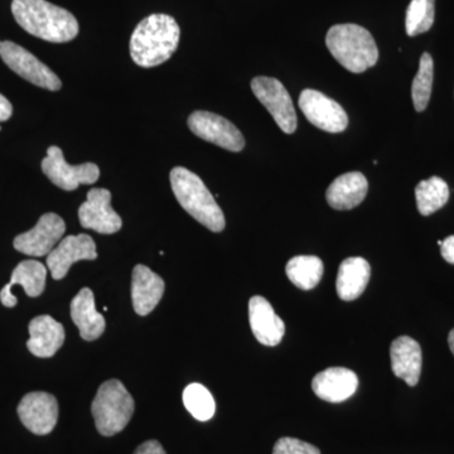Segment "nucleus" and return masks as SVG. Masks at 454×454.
Wrapping results in <instances>:
<instances>
[{
  "mask_svg": "<svg viewBox=\"0 0 454 454\" xmlns=\"http://www.w3.org/2000/svg\"><path fill=\"white\" fill-rule=\"evenodd\" d=\"M12 13L26 32L43 41L66 43L79 35L74 14L47 0H13Z\"/></svg>",
  "mask_w": 454,
  "mask_h": 454,
  "instance_id": "nucleus-1",
  "label": "nucleus"
},
{
  "mask_svg": "<svg viewBox=\"0 0 454 454\" xmlns=\"http://www.w3.org/2000/svg\"><path fill=\"white\" fill-rule=\"evenodd\" d=\"M181 29L175 18L152 14L134 29L130 37V56L140 67H155L168 61L176 52Z\"/></svg>",
  "mask_w": 454,
  "mask_h": 454,
  "instance_id": "nucleus-2",
  "label": "nucleus"
},
{
  "mask_svg": "<svg viewBox=\"0 0 454 454\" xmlns=\"http://www.w3.org/2000/svg\"><path fill=\"white\" fill-rule=\"evenodd\" d=\"M170 186L179 205L200 223L214 232L226 226L225 216L215 197L196 173L184 167L170 170Z\"/></svg>",
  "mask_w": 454,
  "mask_h": 454,
  "instance_id": "nucleus-3",
  "label": "nucleus"
},
{
  "mask_svg": "<svg viewBox=\"0 0 454 454\" xmlns=\"http://www.w3.org/2000/svg\"><path fill=\"white\" fill-rule=\"evenodd\" d=\"M331 55L349 73H365L379 59V50L372 33L357 25L331 27L325 35Z\"/></svg>",
  "mask_w": 454,
  "mask_h": 454,
  "instance_id": "nucleus-4",
  "label": "nucleus"
},
{
  "mask_svg": "<svg viewBox=\"0 0 454 454\" xmlns=\"http://www.w3.org/2000/svg\"><path fill=\"white\" fill-rule=\"evenodd\" d=\"M134 408L133 396L121 381L104 382L91 405L98 432L104 437L118 434L129 424Z\"/></svg>",
  "mask_w": 454,
  "mask_h": 454,
  "instance_id": "nucleus-5",
  "label": "nucleus"
},
{
  "mask_svg": "<svg viewBox=\"0 0 454 454\" xmlns=\"http://www.w3.org/2000/svg\"><path fill=\"white\" fill-rule=\"evenodd\" d=\"M0 57L4 64L27 82L38 88L59 91L62 88L61 80L55 73L14 42H0Z\"/></svg>",
  "mask_w": 454,
  "mask_h": 454,
  "instance_id": "nucleus-6",
  "label": "nucleus"
},
{
  "mask_svg": "<svg viewBox=\"0 0 454 454\" xmlns=\"http://www.w3.org/2000/svg\"><path fill=\"white\" fill-rule=\"evenodd\" d=\"M252 90L284 133L293 134L297 130V114L291 95L279 80L273 77H255L252 80Z\"/></svg>",
  "mask_w": 454,
  "mask_h": 454,
  "instance_id": "nucleus-7",
  "label": "nucleus"
},
{
  "mask_svg": "<svg viewBox=\"0 0 454 454\" xmlns=\"http://www.w3.org/2000/svg\"><path fill=\"white\" fill-rule=\"evenodd\" d=\"M42 172L57 187L74 191L80 184H94L100 177V169L95 163L70 166L65 160L62 149L52 145L47 149V157L42 160Z\"/></svg>",
  "mask_w": 454,
  "mask_h": 454,
  "instance_id": "nucleus-8",
  "label": "nucleus"
},
{
  "mask_svg": "<svg viewBox=\"0 0 454 454\" xmlns=\"http://www.w3.org/2000/svg\"><path fill=\"white\" fill-rule=\"evenodd\" d=\"M188 128L195 136L226 151L241 152L245 139L231 121L210 112H195L188 118Z\"/></svg>",
  "mask_w": 454,
  "mask_h": 454,
  "instance_id": "nucleus-9",
  "label": "nucleus"
},
{
  "mask_svg": "<svg viewBox=\"0 0 454 454\" xmlns=\"http://www.w3.org/2000/svg\"><path fill=\"white\" fill-rule=\"evenodd\" d=\"M300 107L310 124L327 133H340L348 128V116L337 101L316 90L306 89L300 97Z\"/></svg>",
  "mask_w": 454,
  "mask_h": 454,
  "instance_id": "nucleus-10",
  "label": "nucleus"
},
{
  "mask_svg": "<svg viewBox=\"0 0 454 454\" xmlns=\"http://www.w3.org/2000/svg\"><path fill=\"white\" fill-rule=\"evenodd\" d=\"M65 231L64 219L53 212H49L41 216L37 225L32 230L14 239V249L35 258L49 255L59 243Z\"/></svg>",
  "mask_w": 454,
  "mask_h": 454,
  "instance_id": "nucleus-11",
  "label": "nucleus"
},
{
  "mask_svg": "<svg viewBox=\"0 0 454 454\" xmlns=\"http://www.w3.org/2000/svg\"><path fill=\"white\" fill-rule=\"evenodd\" d=\"M79 220L85 229L104 235L115 234L122 226L121 216L112 207V193L106 188L89 191L88 200L80 206Z\"/></svg>",
  "mask_w": 454,
  "mask_h": 454,
  "instance_id": "nucleus-12",
  "label": "nucleus"
},
{
  "mask_svg": "<svg viewBox=\"0 0 454 454\" xmlns=\"http://www.w3.org/2000/svg\"><path fill=\"white\" fill-rule=\"evenodd\" d=\"M18 415L23 426L33 434H50L59 420V404L51 394L35 391L20 400Z\"/></svg>",
  "mask_w": 454,
  "mask_h": 454,
  "instance_id": "nucleus-13",
  "label": "nucleus"
},
{
  "mask_svg": "<svg viewBox=\"0 0 454 454\" xmlns=\"http://www.w3.org/2000/svg\"><path fill=\"white\" fill-rule=\"evenodd\" d=\"M97 258V245L91 236H67L47 255V268L50 269L53 279L59 280L67 276L74 262Z\"/></svg>",
  "mask_w": 454,
  "mask_h": 454,
  "instance_id": "nucleus-14",
  "label": "nucleus"
},
{
  "mask_svg": "<svg viewBox=\"0 0 454 454\" xmlns=\"http://www.w3.org/2000/svg\"><path fill=\"white\" fill-rule=\"evenodd\" d=\"M356 373L346 367H330L317 373L312 380V389L319 399L328 403H342L356 393Z\"/></svg>",
  "mask_w": 454,
  "mask_h": 454,
  "instance_id": "nucleus-15",
  "label": "nucleus"
},
{
  "mask_svg": "<svg viewBox=\"0 0 454 454\" xmlns=\"http://www.w3.org/2000/svg\"><path fill=\"white\" fill-rule=\"evenodd\" d=\"M250 327L255 339L264 346H278L286 333L283 319L264 297L255 295L249 301Z\"/></svg>",
  "mask_w": 454,
  "mask_h": 454,
  "instance_id": "nucleus-16",
  "label": "nucleus"
},
{
  "mask_svg": "<svg viewBox=\"0 0 454 454\" xmlns=\"http://www.w3.org/2000/svg\"><path fill=\"white\" fill-rule=\"evenodd\" d=\"M47 268L37 260H25L20 262L12 274L11 282L0 291L3 306L13 309L17 306L16 295L12 293L14 286H23L29 297H38L46 288Z\"/></svg>",
  "mask_w": 454,
  "mask_h": 454,
  "instance_id": "nucleus-17",
  "label": "nucleus"
},
{
  "mask_svg": "<svg viewBox=\"0 0 454 454\" xmlns=\"http://www.w3.org/2000/svg\"><path fill=\"white\" fill-rule=\"evenodd\" d=\"M391 370L396 378L409 387H417L422 373V348L417 340L409 336L397 337L390 348Z\"/></svg>",
  "mask_w": 454,
  "mask_h": 454,
  "instance_id": "nucleus-18",
  "label": "nucleus"
},
{
  "mask_svg": "<svg viewBox=\"0 0 454 454\" xmlns=\"http://www.w3.org/2000/svg\"><path fill=\"white\" fill-rule=\"evenodd\" d=\"M164 280L153 273L145 265H137L131 278V300H133L134 310L139 316H146L153 312L162 300Z\"/></svg>",
  "mask_w": 454,
  "mask_h": 454,
  "instance_id": "nucleus-19",
  "label": "nucleus"
},
{
  "mask_svg": "<svg viewBox=\"0 0 454 454\" xmlns=\"http://www.w3.org/2000/svg\"><path fill=\"white\" fill-rule=\"evenodd\" d=\"M29 340L27 342L31 354L41 358L55 356L65 342L64 325L50 316L35 317L28 325Z\"/></svg>",
  "mask_w": 454,
  "mask_h": 454,
  "instance_id": "nucleus-20",
  "label": "nucleus"
},
{
  "mask_svg": "<svg viewBox=\"0 0 454 454\" xmlns=\"http://www.w3.org/2000/svg\"><path fill=\"white\" fill-rule=\"evenodd\" d=\"M369 184L363 173L348 172L334 179L325 192L328 205L334 210L348 211L365 200Z\"/></svg>",
  "mask_w": 454,
  "mask_h": 454,
  "instance_id": "nucleus-21",
  "label": "nucleus"
},
{
  "mask_svg": "<svg viewBox=\"0 0 454 454\" xmlns=\"http://www.w3.org/2000/svg\"><path fill=\"white\" fill-rule=\"evenodd\" d=\"M71 318L79 327L80 336L85 340H95L106 331V318L95 307L94 293L83 288L71 303Z\"/></svg>",
  "mask_w": 454,
  "mask_h": 454,
  "instance_id": "nucleus-22",
  "label": "nucleus"
},
{
  "mask_svg": "<svg viewBox=\"0 0 454 454\" xmlns=\"http://www.w3.org/2000/svg\"><path fill=\"white\" fill-rule=\"evenodd\" d=\"M372 277V267L364 258H348L340 262L336 289L340 300H357L365 292Z\"/></svg>",
  "mask_w": 454,
  "mask_h": 454,
  "instance_id": "nucleus-23",
  "label": "nucleus"
},
{
  "mask_svg": "<svg viewBox=\"0 0 454 454\" xmlns=\"http://www.w3.org/2000/svg\"><path fill=\"white\" fill-rule=\"evenodd\" d=\"M324 262L315 255L294 256L286 268V277L301 291L316 288L324 277Z\"/></svg>",
  "mask_w": 454,
  "mask_h": 454,
  "instance_id": "nucleus-24",
  "label": "nucleus"
},
{
  "mask_svg": "<svg viewBox=\"0 0 454 454\" xmlns=\"http://www.w3.org/2000/svg\"><path fill=\"white\" fill-rule=\"evenodd\" d=\"M418 211L423 216H429L441 210L450 200V187L444 179L430 177L424 179L415 187Z\"/></svg>",
  "mask_w": 454,
  "mask_h": 454,
  "instance_id": "nucleus-25",
  "label": "nucleus"
},
{
  "mask_svg": "<svg viewBox=\"0 0 454 454\" xmlns=\"http://www.w3.org/2000/svg\"><path fill=\"white\" fill-rule=\"evenodd\" d=\"M434 79V62L430 53L424 52L420 57L419 70L415 74L411 85V98L417 112L422 113L428 106Z\"/></svg>",
  "mask_w": 454,
  "mask_h": 454,
  "instance_id": "nucleus-26",
  "label": "nucleus"
},
{
  "mask_svg": "<svg viewBox=\"0 0 454 454\" xmlns=\"http://www.w3.org/2000/svg\"><path fill=\"white\" fill-rule=\"evenodd\" d=\"M435 0H411L406 9L405 29L409 37L428 32L434 23Z\"/></svg>",
  "mask_w": 454,
  "mask_h": 454,
  "instance_id": "nucleus-27",
  "label": "nucleus"
},
{
  "mask_svg": "<svg viewBox=\"0 0 454 454\" xmlns=\"http://www.w3.org/2000/svg\"><path fill=\"white\" fill-rule=\"evenodd\" d=\"M184 404L195 419L207 422L215 414L214 396L201 384L188 385L184 391Z\"/></svg>",
  "mask_w": 454,
  "mask_h": 454,
  "instance_id": "nucleus-28",
  "label": "nucleus"
},
{
  "mask_svg": "<svg viewBox=\"0 0 454 454\" xmlns=\"http://www.w3.org/2000/svg\"><path fill=\"white\" fill-rule=\"evenodd\" d=\"M273 454H321V450L300 439L283 437L274 446Z\"/></svg>",
  "mask_w": 454,
  "mask_h": 454,
  "instance_id": "nucleus-29",
  "label": "nucleus"
},
{
  "mask_svg": "<svg viewBox=\"0 0 454 454\" xmlns=\"http://www.w3.org/2000/svg\"><path fill=\"white\" fill-rule=\"evenodd\" d=\"M133 454H167L162 444L158 441H148L140 444Z\"/></svg>",
  "mask_w": 454,
  "mask_h": 454,
  "instance_id": "nucleus-30",
  "label": "nucleus"
},
{
  "mask_svg": "<svg viewBox=\"0 0 454 454\" xmlns=\"http://www.w3.org/2000/svg\"><path fill=\"white\" fill-rule=\"evenodd\" d=\"M441 254L443 259L454 265V235L448 236L441 247Z\"/></svg>",
  "mask_w": 454,
  "mask_h": 454,
  "instance_id": "nucleus-31",
  "label": "nucleus"
},
{
  "mask_svg": "<svg viewBox=\"0 0 454 454\" xmlns=\"http://www.w3.org/2000/svg\"><path fill=\"white\" fill-rule=\"evenodd\" d=\"M12 114H13V106L9 103L7 98L0 94V122L7 121Z\"/></svg>",
  "mask_w": 454,
  "mask_h": 454,
  "instance_id": "nucleus-32",
  "label": "nucleus"
},
{
  "mask_svg": "<svg viewBox=\"0 0 454 454\" xmlns=\"http://www.w3.org/2000/svg\"><path fill=\"white\" fill-rule=\"evenodd\" d=\"M448 345H450V351L454 355V328L450 333V336H448Z\"/></svg>",
  "mask_w": 454,
  "mask_h": 454,
  "instance_id": "nucleus-33",
  "label": "nucleus"
},
{
  "mask_svg": "<svg viewBox=\"0 0 454 454\" xmlns=\"http://www.w3.org/2000/svg\"><path fill=\"white\" fill-rule=\"evenodd\" d=\"M442 244H443V241L439 240V241H438V245H439V247H442Z\"/></svg>",
  "mask_w": 454,
  "mask_h": 454,
  "instance_id": "nucleus-34",
  "label": "nucleus"
},
{
  "mask_svg": "<svg viewBox=\"0 0 454 454\" xmlns=\"http://www.w3.org/2000/svg\"><path fill=\"white\" fill-rule=\"evenodd\" d=\"M0 130H2V128H0Z\"/></svg>",
  "mask_w": 454,
  "mask_h": 454,
  "instance_id": "nucleus-35",
  "label": "nucleus"
}]
</instances>
